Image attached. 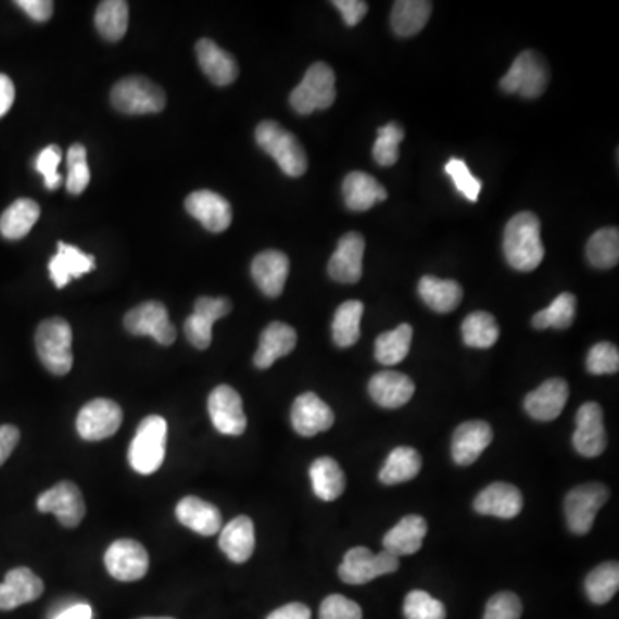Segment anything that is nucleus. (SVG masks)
<instances>
[{
    "instance_id": "1",
    "label": "nucleus",
    "mask_w": 619,
    "mask_h": 619,
    "mask_svg": "<svg viewBox=\"0 0 619 619\" xmlns=\"http://www.w3.org/2000/svg\"><path fill=\"white\" fill-rule=\"evenodd\" d=\"M504 256L516 270L532 273L544 261L541 220L532 212L516 214L504 229Z\"/></svg>"
},
{
    "instance_id": "2",
    "label": "nucleus",
    "mask_w": 619,
    "mask_h": 619,
    "mask_svg": "<svg viewBox=\"0 0 619 619\" xmlns=\"http://www.w3.org/2000/svg\"><path fill=\"white\" fill-rule=\"evenodd\" d=\"M256 144L268 153L282 173L289 178H300L306 173L308 161L302 143L298 141L293 132L282 128L281 124L274 121H264L255 129Z\"/></svg>"
},
{
    "instance_id": "3",
    "label": "nucleus",
    "mask_w": 619,
    "mask_h": 619,
    "mask_svg": "<svg viewBox=\"0 0 619 619\" xmlns=\"http://www.w3.org/2000/svg\"><path fill=\"white\" fill-rule=\"evenodd\" d=\"M38 358L50 374L66 376L73 367V330L61 317L47 318L35 334Z\"/></svg>"
},
{
    "instance_id": "4",
    "label": "nucleus",
    "mask_w": 619,
    "mask_h": 619,
    "mask_svg": "<svg viewBox=\"0 0 619 619\" xmlns=\"http://www.w3.org/2000/svg\"><path fill=\"white\" fill-rule=\"evenodd\" d=\"M167 444V421L159 415L143 418L129 446V465L140 475H152L162 467Z\"/></svg>"
},
{
    "instance_id": "5",
    "label": "nucleus",
    "mask_w": 619,
    "mask_h": 619,
    "mask_svg": "<svg viewBox=\"0 0 619 619\" xmlns=\"http://www.w3.org/2000/svg\"><path fill=\"white\" fill-rule=\"evenodd\" d=\"M336 100V75L326 62H315L303 76L302 83L291 91L289 103L300 116L329 109Z\"/></svg>"
},
{
    "instance_id": "6",
    "label": "nucleus",
    "mask_w": 619,
    "mask_h": 619,
    "mask_svg": "<svg viewBox=\"0 0 619 619\" xmlns=\"http://www.w3.org/2000/svg\"><path fill=\"white\" fill-rule=\"evenodd\" d=\"M111 102L123 114H157L164 111L165 93L159 85L143 76H128L114 85Z\"/></svg>"
},
{
    "instance_id": "7",
    "label": "nucleus",
    "mask_w": 619,
    "mask_h": 619,
    "mask_svg": "<svg viewBox=\"0 0 619 619\" xmlns=\"http://www.w3.org/2000/svg\"><path fill=\"white\" fill-rule=\"evenodd\" d=\"M549 83V70L541 55L533 50H525L513 61L508 73L501 79V88L506 93H518L523 99H536L544 93Z\"/></svg>"
},
{
    "instance_id": "8",
    "label": "nucleus",
    "mask_w": 619,
    "mask_h": 619,
    "mask_svg": "<svg viewBox=\"0 0 619 619\" xmlns=\"http://www.w3.org/2000/svg\"><path fill=\"white\" fill-rule=\"evenodd\" d=\"M400 568V557L392 554H374L367 547H353L348 551L339 566V577L350 585H364L382 574L394 573Z\"/></svg>"
},
{
    "instance_id": "9",
    "label": "nucleus",
    "mask_w": 619,
    "mask_h": 619,
    "mask_svg": "<svg viewBox=\"0 0 619 619\" xmlns=\"http://www.w3.org/2000/svg\"><path fill=\"white\" fill-rule=\"evenodd\" d=\"M609 500L603 483H585L568 492L565 501L566 521L571 532L585 535L594 527L595 515Z\"/></svg>"
},
{
    "instance_id": "10",
    "label": "nucleus",
    "mask_w": 619,
    "mask_h": 619,
    "mask_svg": "<svg viewBox=\"0 0 619 619\" xmlns=\"http://www.w3.org/2000/svg\"><path fill=\"white\" fill-rule=\"evenodd\" d=\"M124 327L132 336H150L162 346L176 341V327L170 324L167 308L161 302H144L129 310Z\"/></svg>"
},
{
    "instance_id": "11",
    "label": "nucleus",
    "mask_w": 619,
    "mask_h": 619,
    "mask_svg": "<svg viewBox=\"0 0 619 619\" xmlns=\"http://www.w3.org/2000/svg\"><path fill=\"white\" fill-rule=\"evenodd\" d=\"M37 508L41 513H54L66 529L78 527L87 513L81 491L70 480H62L49 491L41 492L38 495Z\"/></svg>"
},
{
    "instance_id": "12",
    "label": "nucleus",
    "mask_w": 619,
    "mask_h": 619,
    "mask_svg": "<svg viewBox=\"0 0 619 619\" xmlns=\"http://www.w3.org/2000/svg\"><path fill=\"white\" fill-rule=\"evenodd\" d=\"M123 424V409L105 397L90 401L83 406L76 420V430L85 441H102L111 438Z\"/></svg>"
},
{
    "instance_id": "13",
    "label": "nucleus",
    "mask_w": 619,
    "mask_h": 619,
    "mask_svg": "<svg viewBox=\"0 0 619 619\" xmlns=\"http://www.w3.org/2000/svg\"><path fill=\"white\" fill-rule=\"evenodd\" d=\"M105 568L119 582H137L149 571V553L140 542L121 539L109 545L105 553Z\"/></svg>"
},
{
    "instance_id": "14",
    "label": "nucleus",
    "mask_w": 619,
    "mask_h": 619,
    "mask_svg": "<svg viewBox=\"0 0 619 619\" xmlns=\"http://www.w3.org/2000/svg\"><path fill=\"white\" fill-rule=\"evenodd\" d=\"M232 303L227 298L202 296L194 303V312L186 318L185 334L191 346L206 350L212 344V327L231 314Z\"/></svg>"
},
{
    "instance_id": "15",
    "label": "nucleus",
    "mask_w": 619,
    "mask_h": 619,
    "mask_svg": "<svg viewBox=\"0 0 619 619\" xmlns=\"http://www.w3.org/2000/svg\"><path fill=\"white\" fill-rule=\"evenodd\" d=\"M209 415L217 432L241 435L247 430L243 400L231 386H219L209 396Z\"/></svg>"
},
{
    "instance_id": "16",
    "label": "nucleus",
    "mask_w": 619,
    "mask_h": 619,
    "mask_svg": "<svg viewBox=\"0 0 619 619\" xmlns=\"http://www.w3.org/2000/svg\"><path fill=\"white\" fill-rule=\"evenodd\" d=\"M365 240L359 232H348L339 240L334 255L330 256L329 276L343 285H355L364 274Z\"/></svg>"
},
{
    "instance_id": "17",
    "label": "nucleus",
    "mask_w": 619,
    "mask_h": 619,
    "mask_svg": "<svg viewBox=\"0 0 619 619\" xmlns=\"http://www.w3.org/2000/svg\"><path fill=\"white\" fill-rule=\"evenodd\" d=\"M573 446L585 458L601 456L606 450L607 433L604 429L603 408L597 403H585L578 409Z\"/></svg>"
},
{
    "instance_id": "18",
    "label": "nucleus",
    "mask_w": 619,
    "mask_h": 619,
    "mask_svg": "<svg viewBox=\"0 0 619 619\" xmlns=\"http://www.w3.org/2000/svg\"><path fill=\"white\" fill-rule=\"evenodd\" d=\"M291 424L303 438H314L334 426V412L315 392H303L294 400Z\"/></svg>"
},
{
    "instance_id": "19",
    "label": "nucleus",
    "mask_w": 619,
    "mask_h": 619,
    "mask_svg": "<svg viewBox=\"0 0 619 619\" xmlns=\"http://www.w3.org/2000/svg\"><path fill=\"white\" fill-rule=\"evenodd\" d=\"M186 211L200 220L206 231L223 232L232 223V209L224 197L211 190L191 193L185 202Z\"/></svg>"
},
{
    "instance_id": "20",
    "label": "nucleus",
    "mask_w": 619,
    "mask_h": 619,
    "mask_svg": "<svg viewBox=\"0 0 619 619\" xmlns=\"http://www.w3.org/2000/svg\"><path fill=\"white\" fill-rule=\"evenodd\" d=\"M492 429L488 421H465L454 430L451 442V454L456 465L467 467L480 458V454L488 450L492 442Z\"/></svg>"
},
{
    "instance_id": "21",
    "label": "nucleus",
    "mask_w": 619,
    "mask_h": 619,
    "mask_svg": "<svg viewBox=\"0 0 619 619\" xmlns=\"http://www.w3.org/2000/svg\"><path fill=\"white\" fill-rule=\"evenodd\" d=\"M473 508L479 515L511 520L523 509V495L511 483H491L475 497Z\"/></svg>"
},
{
    "instance_id": "22",
    "label": "nucleus",
    "mask_w": 619,
    "mask_h": 619,
    "mask_svg": "<svg viewBox=\"0 0 619 619\" xmlns=\"http://www.w3.org/2000/svg\"><path fill=\"white\" fill-rule=\"evenodd\" d=\"M43 582L28 568H14L0 583V611H13L43 594Z\"/></svg>"
},
{
    "instance_id": "23",
    "label": "nucleus",
    "mask_w": 619,
    "mask_h": 619,
    "mask_svg": "<svg viewBox=\"0 0 619 619\" xmlns=\"http://www.w3.org/2000/svg\"><path fill=\"white\" fill-rule=\"evenodd\" d=\"M570 396V388L563 379L545 380L535 391L525 397V409L530 417L539 421H553L561 415L566 401Z\"/></svg>"
},
{
    "instance_id": "24",
    "label": "nucleus",
    "mask_w": 619,
    "mask_h": 619,
    "mask_svg": "<svg viewBox=\"0 0 619 619\" xmlns=\"http://www.w3.org/2000/svg\"><path fill=\"white\" fill-rule=\"evenodd\" d=\"M289 258L277 250L258 253L252 262V277L268 298L281 296L288 281Z\"/></svg>"
},
{
    "instance_id": "25",
    "label": "nucleus",
    "mask_w": 619,
    "mask_h": 619,
    "mask_svg": "<svg viewBox=\"0 0 619 619\" xmlns=\"http://www.w3.org/2000/svg\"><path fill=\"white\" fill-rule=\"evenodd\" d=\"M194 50H197L200 67H202L206 78L211 79L217 87L231 85L240 75V67H238L236 59L226 50L220 49L211 38H202Z\"/></svg>"
},
{
    "instance_id": "26",
    "label": "nucleus",
    "mask_w": 619,
    "mask_h": 619,
    "mask_svg": "<svg viewBox=\"0 0 619 619\" xmlns=\"http://www.w3.org/2000/svg\"><path fill=\"white\" fill-rule=\"evenodd\" d=\"M368 392L377 405L382 408L396 409L412 400L415 394V384L405 374L386 370L371 377L368 382Z\"/></svg>"
},
{
    "instance_id": "27",
    "label": "nucleus",
    "mask_w": 619,
    "mask_h": 619,
    "mask_svg": "<svg viewBox=\"0 0 619 619\" xmlns=\"http://www.w3.org/2000/svg\"><path fill=\"white\" fill-rule=\"evenodd\" d=\"M96 268V256L85 253L78 247L59 241L58 253L49 262V273L55 288H66L71 279H79Z\"/></svg>"
},
{
    "instance_id": "28",
    "label": "nucleus",
    "mask_w": 619,
    "mask_h": 619,
    "mask_svg": "<svg viewBox=\"0 0 619 619\" xmlns=\"http://www.w3.org/2000/svg\"><path fill=\"white\" fill-rule=\"evenodd\" d=\"M296 343L298 336L293 327L285 323L268 324L262 332L253 364L261 370H267L277 359L288 356L296 348Z\"/></svg>"
},
{
    "instance_id": "29",
    "label": "nucleus",
    "mask_w": 619,
    "mask_h": 619,
    "mask_svg": "<svg viewBox=\"0 0 619 619\" xmlns=\"http://www.w3.org/2000/svg\"><path fill=\"white\" fill-rule=\"evenodd\" d=\"M176 518L179 523L185 525L186 529L193 530L203 536L215 535L223 529V515L214 504L206 501L188 495L185 500L179 501L176 506Z\"/></svg>"
},
{
    "instance_id": "30",
    "label": "nucleus",
    "mask_w": 619,
    "mask_h": 619,
    "mask_svg": "<svg viewBox=\"0 0 619 619\" xmlns=\"http://www.w3.org/2000/svg\"><path fill=\"white\" fill-rule=\"evenodd\" d=\"M219 547L232 563L243 565L255 551V525L252 518L241 515L220 529Z\"/></svg>"
},
{
    "instance_id": "31",
    "label": "nucleus",
    "mask_w": 619,
    "mask_h": 619,
    "mask_svg": "<svg viewBox=\"0 0 619 619\" xmlns=\"http://www.w3.org/2000/svg\"><path fill=\"white\" fill-rule=\"evenodd\" d=\"M344 203L353 212L370 211L371 206L384 202L388 191L370 174L353 170L343 181Z\"/></svg>"
},
{
    "instance_id": "32",
    "label": "nucleus",
    "mask_w": 619,
    "mask_h": 619,
    "mask_svg": "<svg viewBox=\"0 0 619 619\" xmlns=\"http://www.w3.org/2000/svg\"><path fill=\"white\" fill-rule=\"evenodd\" d=\"M427 535V521L421 516L409 515L401 518L396 527L386 533L384 551L392 556H412L418 553Z\"/></svg>"
},
{
    "instance_id": "33",
    "label": "nucleus",
    "mask_w": 619,
    "mask_h": 619,
    "mask_svg": "<svg viewBox=\"0 0 619 619\" xmlns=\"http://www.w3.org/2000/svg\"><path fill=\"white\" fill-rule=\"evenodd\" d=\"M418 294L433 312L450 314L458 308L463 300V289L453 279H438L433 276H424L418 282Z\"/></svg>"
},
{
    "instance_id": "34",
    "label": "nucleus",
    "mask_w": 619,
    "mask_h": 619,
    "mask_svg": "<svg viewBox=\"0 0 619 619\" xmlns=\"http://www.w3.org/2000/svg\"><path fill=\"white\" fill-rule=\"evenodd\" d=\"M310 480H312V488L318 500L327 501V503L341 497L346 488L344 471L341 470L336 459L327 458V456L312 463Z\"/></svg>"
},
{
    "instance_id": "35",
    "label": "nucleus",
    "mask_w": 619,
    "mask_h": 619,
    "mask_svg": "<svg viewBox=\"0 0 619 619\" xmlns=\"http://www.w3.org/2000/svg\"><path fill=\"white\" fill-rule=\"evenodd\" d=\"M430 13L432 4L427 0H397L392 8V29L397 37H413L426 28Z\"/></svg>"
},
{
    "instance_id": "36",
    "label": "nucleus",
    "mask_w": 619,
    "mask_h": 619,
    "mask_svg": "<svg viewBox=\"0 0 619 619\" xmlns=\"http://www.w3.org/2000/svg\"><path fill=\"white\" fill-rule=\"evenodd\" d=\"M40 217V206L29 199H20L9 206L0 217V232L5 240L16 241L25 238Z\"/></svg>"
},
{
    "instance_id": "37",
    "label": "nucleus",
    "mask_w": 619,
    "mask_h": 619,
    "mask_svg": "<svg viewBox=\"0 0 619 619\" xmlns=\"http://www.w3.org/2000/svg\"><path fill=\"white\" fill-rule=\"evenodd\" d=\"M421 470V456L413 447L401 446L392 450L380 470V482L386 485L408 482L415 479Z\"/></svg>"
},
{
    "instance_id": "38",
    "label": "nucleus",
    "mask_w": 619,
    "mask_h": 619,
    "mask_svg": "<svg viewBox=\"0 0 619 619\" xmlns=\"http://www.w3.org/2000/svg\"><path fill=\"white\" fill-rule=\"evenodd\" d=\"M364 303L358 300L344 302L343 305L336 310L334 320H332V339L339 348H350L358 343L359 323L364 315Z\"/></svg>"
},
{
    "instance_id": "39",
    "label": "nucleus",
    "mask_w": 619,
    "mask_h": 619,
    "mask_svg": "<svg viewBox=\"0 0 619 619\" xmlns=\"http://www.w3.org/2000/svg\"><path fill=\"white\" fill-rule=\"evenodd\" d=\"M128 2H124V0H105L97 8L96 26L105 40H121L128 31Z\"/></svg>"
},
{
    "instance_id": "40",
    "label": "nucleus",
    "mask_w": 619,
    "mask_h": 619,
    "mask_svg": "<svg viewBox=\"0 0 619 619\" xmlns=\"http://www.w3.org/2000/svg\"><path fill=\"white\" fill-rule=\"evenodd\" d=\"M413 329L409 324H401L376 339V358L382 365H397L408 356L412 346Z\"/></svg>"
},
{
    "instance_id": "41",
    "label": "nucleus",
    "mask_w": 619,
    "mask_h": 619,
    "mask_svg": "<svg viewBox=\"0 0 619 619\" xmlns=\"http://www.w3.org/2000/svg\"><path fill=\"white\" fill-rule=\"evenodd\" d=\"M465 344L477 350H488L500 339V326L488 312H473L462 324Z\"/></svg>"
},
{
    "instance_id": "42",
    "label": "nucleus",
    "mask_w": 619,
    "mask_h": 619,
    "mask_svg": "<svg viewBox=\"0 0 619 619\" xmlns=\"http://www.w3.org/2000/svg\"><path fill=\"white\" fill-rule=\"evenodd\" d=\"M586 258L595 268H612L619 262V231L604 227L586 243Z\"/></svg>"
},
{
    "instance_id": "43",
    "label": "nucleus",
    "mask_w": 619,
    "mask_h": 619,
    "mask_svg": "<svg viewBox=\"0 0 619 619\" xmlns=\"http://www.w3.org/2000/svg\"><path fill=\"white\" fill-rule=\"evenodd\" d=\"M619 589V565L618 563H604L585 580V592L592 603L603 606L615 597Z\"/></svg>"
},
{
    "instance_id": "44",
    "label": "nucleus",
    "mask_w": 619,
    "mask_h": 619,
    "mask_svg": "<svg viewBox=\"0 0 619 619\" xmlns=\"http://www.w3.org/2000/svg\"><path fill=\"white\" fill-rule=\"evenodd\" d=\"M577 298L571 293H561L545 310L533 315L532 326L535 329H568L574 320Z\"/></svg>"
},
{
    "instance_id": "45",
    "label": "nucleus",
    "mask_w": 619,
    "mask_h": 619,
    "mask_svg": "<svg viewBox=\"0 0 619 619\" xmlns=\"http://www.w3.org/2000/svg\"><path fill=\"white\" fill-rule=\"evenodd\" d=\"M405 140V129L397 123H389L377 129L374 159L382 167H391L400 159V143Z\"/></svg>"
},
{
    "instance_id": "46",
    "label": "nucleus",
    "mask_w": 619,
    "mask_h": 619,
    "mask_svg": "<svg viewBox=\"0 0 619 619\" xmlns=\"http://www.w3.org/2000/svg\"><path fill=\"white\" fill-rule=\"evenodd\" d=\"M87 149L81 143L71 144L67 150L66 188L71 194H81L90 185Z\"/></svg>"
},
{
    "instance_id": "47",
    "label": "nucleus",
    "mask_w": 619,
    "mask_h": 619,
    "mask_svg": "<svg viewBox=\"0 0 619 619\" xmlns=\"http://www.w3.org/2000/svg\"><path fill=\"white\" fill-rule=\"evenodd\" d=\"M403 612L406 619H446L444 604L424 591H413L406 595Z\"/></svg>"
},
{
    "instance_id": "48",
    "label": "nucleus",
    "mask_w": 619,
    "mask_h": 619,
    "mask_svg": "<svg viewBox=\"0 0 619 619\" xmlns=\"http://www.w3.org/2000/svg\"><path fill=\"white\" fill-rule=\"evenodd\" d=\"M446 174L453 179L456 190L468 202L475 203L479 200L480 191H482V181L479 178H475L471 170L468 169L467 162L462 161V159H451L446 164Z\"/></svg>"
},
{
    "instance_id": "49",
    "label": "nucleus",
    "mask_w": 619,
    "mask_h": 619,
    "mask_svg": "<svg viewBox=\"0 0 619 619\" xmlns=\"http://www.w3.org/2000/svg\"><path fill=\"white\" fill-rule=\"evenodd\" d=\"M586 370L592 376H606V374H616L619 370V351L615 344L597 343L586 356Z\"/></svg>"
},
{
    "instance_id": "50",
    "label": "nucleus",
    "mask_w": 619,
    "mask_h": 619,
    "mask_svg": "<svg viewBox=\"0 0 619 619\" xmlns=\"http://www.w3.org/2000/svg\"><path fill=\"white\" fill-rule=\"evenodd\" d=\"M62 161V152L58 144H49L46 149L38 153L35 161V169L43 176L47 188L49 190H58L62 182V176L58 173L59 164Z\"/></svg>"
},
{
    "instance_id": "51",
    "label": "nucleus",
    "mask_w": 619,
    "mask_h": 619,
    "mask_svg": "<svg viewBox=\"0 0 619 619\" xmlns=\"http://www.w3.org/2000/svg\"><path fill=\"white\" fill-rule=\"evenodd\" d=\"M521 601L513 592H501L495 594L485 606L483 619H520Z\"/></svg>"
},
{
    "instance_id": "52",
    "label": "nucleus",
    "mask_w": 619,
    "mask_h": 619,
    "mask_svg": "<svg viewBox=\"0 0 619 619\" xmlns=\"http://www.w3.org/2000/svg\"><path fill=\"white\" fill-rule=\"evenodd\" d=\"M318 619H362V607L344 595H329L320 606Z\"/></svg>"
},
{
    "instance_id": "53",
    "label": "nucleus",
    "mask_w": 619,
    "mask_h": 619,
    "mask_svg": "<svg viewBox=\"0 0 619 619\" xmlns=\"http://www.w3.org/2000/svg\"><path fill=\"white\" fill-rule=\"evenodd\" d=\"M339 13L343 14L348 26H356L368 13V4L364 0H334L332 2Z\"/></svg>"
},
{
    "instance_id": "54",
    "label": "nucleus",
    "mask_w": 619,
    "mask_h": 619,
    "mask_svg": "<svg viewBox=\"0 0 619 619\" xmlns=\"http://www.w3.org/2000/svg\"><path fill=\"white\" fill-rule=\"evenodd\" d=\"M16 5L37 23H46L54 14V2L50 0H17Z\"/></svg>"
},
{
    "instance_id": "55",
    "label": "nucleus",
    "mask_w": 619,
    "mask_h": 619,
    "mask_svg": "<svg viewBox=\"0 0 619 619\" xmlns=\"http://www.w3.org/2000/svg\"><path fill=\"white\" fill-rule=\"evenodd\" d=\"M20 442V430L17 427L5 426L0 427V467L8 462L9 456L13 454L14 447Z\"/></svg>"
},
{
    "instance_id": "56",
    "label": "nucleus",
    "mask_w": 619,
    "mask_h": 619,
    "mask_svg": "<svg viewBox=\"0 0 619 619\" xmlns=\"http://www.w3.org/2000/svg\"><path fill=\"white\" fill-rule=\"evenodd\" d=\"M267 619H312V612L305 604L291 603L270 612Z\"/></svg>"
},
{
    "instance_id": "57",
    "label": "nucleus",
    "mask_w": 619,
    "mask_h": 619,
    "mask_svg": "<svg viewBox=\"0 0 619 619\" xmlns=\"http://www.w3.org/2000/svg\"><path fill=\"white\" fill-rule=\"evenodd\" d=\"M14 99H16L14 83L9 76L0 73V117H4L9 109L13 108Z\"/></svg>"
},
{
    "instance_id": "58",
    "label": "nucleus",
    "mask_w": 619,
    "mask_h": 619,
    "mask_svg": "<svg viewBox=\"0 0 619 619\" xmlns=\"http://www.w3.org/2000/svg\"><path fill=\"white\" fill-rule=\"evenodd\" d=\"M54 619H91V607L88 604H75L64 609Z\"/></svg>"
},
{
    "instance_id": "59",
    "label": "nucleus",
    "mask_w": 619,
    "mask_h": 619,
    "mask_svg": "<svg viewBox=\"0 0 619 619\" xmlns=\"http://www.w3.org/2000/svg\"><path fill=\"white\" fill-rule=\"evenodd\" d=\"M140 619H174V618H140Z\"/></svg>"
}]
</instances>
